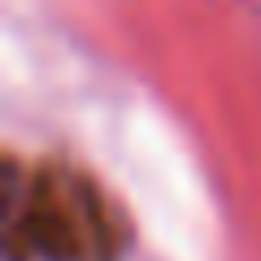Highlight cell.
Instances as JSON below:
<instances>
[{
	"label": "cell",
	"instance_id": "obj_1",
	"mask_svg": "<svg viewBox=\"0 0 261 261\" xmlns=\"http://www.w3.org/2000/svg\"><path fill=\"white\" fill-rule=\"evenodd\" d=\"M9 252L13 261L31 252L35 261H105L100 196L79 178L35 174L31 183H13L9 200Z\"/></svg>",
	"mask_w": 261,
	"mask_h": 261
}]
</instances>
